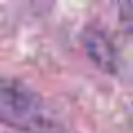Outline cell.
<instances>
[{
  "mask_svg": "<svg viewBox=\"0 0 133 133\" xmlns=\"http://www.w3.org/2000/svg\"><path fill=\"white\" fill-rule=\"evenodd\" d=\"M0 124L20 133H64L58 113L27 84L0 76Z\"/></svg>",
  "mask_w": 133,
  "mask_h": 133,
  "instance_id": "1",
  "label": "cell"
},
{
  "mask_svg": "<svg viewBox=\"0 0 133 133\" xmlns=\"http://www.w3.org/2000/svg\"><path fill=\"white\" fill-rule=\"evenodd\" d=\"M84 47L89 58L100 66L104 69L107 73H118V56H115V49L111 44V40L107 38L102 31H89L84 38Z\"/></svg>",
  "mask_w": 133,
  "mask_h": 133,
  "instance_id": "2",
  "label": "cell"
}]
</instances>
